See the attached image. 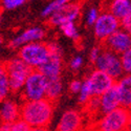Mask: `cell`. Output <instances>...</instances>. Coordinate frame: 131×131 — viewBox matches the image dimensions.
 Here are the masks:
<instances>
[{"instance_id":"6da1fadb","label":"cell","mask_w":131,"mask_h":131,"mask_svg":"<svg viewBox=\"0 0 131 131\" xmlns=\"http://www.w3.org/2000/svg\"><path fill=\"white\" fill-rule=\"evenodd\" d=\"M53 112V103L46 97L26 101L19 108L20 118L25 121L32 130H44L50 123Z\"/></svg>"},{"instance_id":"7a4b0ae2","label":"cell","mask_w":131,"mask_h":131,"mask_svg":"<svg viewBox=\"0 0 131 131\" xmlns=\"http://www.w3.org/2000/svg\"><path fill=\"white\" fill-rule=\"evenodd\" d=\"M130 109L118 106L107 112L94 124L92 129L102 131H124L130 129Z\"/></svg>"},{"instance_id":"3957f363","label":"cell","mask_w":131,"mask_h":131,"mask_svg":"<svg viewBox=\"0 0 131 131\" xmlns=\"http://www.w3.org/2000/svg\"><path fill=\"white\" fill-rule=\"evenodd\" d=\"M4 66L7 74L9 90L12 92H17L22 88L26 78L34 69L21 59L6 61L4 62Z\"/></svg>"},{"instance_id":"277c9868","label":"cell","mask_w":131,"mask_h":131,"mask_svg":"<svg viewBox=\"0 0 131 131\" xmlns=\"http://www.w3.org/2000/svg\"><path fill=\"white\" fill-rule=\"evenodd\" d=\"M49 51V43L34 41L22 45L19 56L31 68L36 69L47 59Z\"/></svg>"},{"instance_id":"5b68a950","label":"cell","mask_w":131,"mask_h":131,"mask_svg":"<svg viewBox=\"0 0 131 131\" xmlns=\"http://www.w3.org/2000/svg\"><path fill=\"white\" fill-rule=\"evenodd\" d=\"M94 64L96 69L105 71L115 81L121 78L124 73L118 54L103 46H101V52L96 58Z\"/></svg>"},{"instance_id":"8992f818","label":"cell","mask_w":131,"mask_h":131,"mask_svg":"<svg viewBox=\"0 0 131 131\" xmlns=\"http://www.w3.org/2000/svg\"><path fill=\"white\" fill-rule=\"evenodd\" d=\"M46 79L38 69H32L23 85V97L25 101H35L45 97Z\"/></svg>"},{"instance_id":"52a82bcc","label":"cell","mask_w":131,"mask_h":131,"mask_svg":"<svg viewBox=\"0 0 131 131\" xmlns=\"http://www.w3.org/2000/svg\"><path fill=\"white\" fill-rule=\"evenodd\" d=\"M115 82L116 81L105 71L95 69L88 78L85 79L82 85L89 92L90 96H100L107 89L110 88Z\"/></svg>"},{"instance_id":"ba28073f","label":"cell","mask_w":131,"mask_h":131,"mask_svg":"<svg viewBox=\"0 0 131 131\" xmlns=\"http://www.w3.org/2000/svg\"><path fill=\"white\" fill-rule=\"evenodd\" d=\"M49 54L47 59L43 62L38 69L45 79H57L61 78L62 71V54L59 46L54 43H49Z\"/></svg>"},{"instance_id":"9c48e42d","label":"cell","mask_w":131,"mask_h":131,"mask_svg":"<svg viewBox=\"0 0 131 131\" xmlns=\"http://www.w3.org/2000/svg\"><path fill=\"white\" fill-rule=\"evenodd\" d=\"M94 35L97 40L103 41L108 36H110L113 31L118 29L119 27V20L114 17L111 13L104 12L97 16L96 20L94 21Z\"/></svg>"},{"instance_id":"30bf717a","label":"cell","mask_w":131,"mask_h":131,"mask_svg":"<svg viewBox=\"0 0 131 131\" xmlns=\"http://www.w3.org/2000/svg\"><path fill=\"white\" fill-rule=\"evenodd\" d=\"M101 42L103 47L110 49L117 54H121L122 52L130 48L131 45L130 32H128L125 29L118 28Z\"/></svg>"},{"instance_id":"8fae6325","label":"cell","mask_w":131,"mask_h":131,"mask_svg":"<svg viewBox=\"0 0 131 131\" xmlns=\"http://www.w3.org/2000/svg\"><path fill=\"white\" fill-rule=\"evenodd\" d=\"M80 10L81 5L79 3L68 2L50 15L48 23L51 24L52 26H57L64 22H67V21H74L79 17Z\"/></svg>"},{"instance_id":"7c38bea8","label":"cell","mask_w":131,"mask_h":131,"mask_svg":"<svg viewBox=\"0 0 131 131\" xmlns=\"http://www.w3.org/2000/svg\"><path fill=\"white\" fill-rule=\"evenodd\" d=\"M121 106L119 105V97L117 92L116 82L107 89L104 93L100 95V107H99V115L103 116L107 112L113 110L114 108Z\"/></svg>"},{"instance_id":"4fadbf2b","label":"cell","mask_w":131,"mask_h":131,"mask_svg":"<svg viewBox=\"0 0 131 131\" xmlns=\"http://www.w3.org/2000/svg\"><path fill=\"white\" fill-rule=\"evenodd\" d=\"M45 36V31L41 27H30L26 30H24L22 34L16 37L9 42V47L10 48H17L20 47L26 43L34 42V41H40L42 38Z\"/></svg>"},{"instance_id":"5bb4252c","label":"cell","mask_w":131,"mask_h":131,"mask_svg":"<svg viewBox=\"0 0 131 131\" xmlns=\"http://www.w3.org/2000/svg\"><path fill=\"white\" fill-rule=\"evenodd\" d=\"M83 119L81 114L75 110H68L64 112L60 123L58 124L57 130L60 131H75L82 129Z\"/></svg>"},{"instance_id":"9a60e30c","label":"cell","mask_w":131,"mask_h":131,"mask_svg":"<svg viewBox=\"0 0 131 131\" xmlns=\"http://www.w3.org/2000/svg\"><path fill=\"white\" fill-rule=\"evenodd\" d=\"M119 97V105L129 108L131 106V77L128 74L116 83Z\"/></svg>"},{"instance_id":"2e32d148","label":"cell","mask_w":131,"mask_h":131,"mask_svg":"<svg viewBox=\"0 0 131 131\" xmlns=\"http://www.w3.org/2000/svg\"><path fill=\"white\" fill-rule=\"evenodd\" d=\"M106 12L111 13L119 20L126 15L131 14V2L130 0H109Z\"/></svg>"},{"instance_id":"e0dca14e","label":"cell","mask_w":131,"mask_h":131,"mask_svg":"<svg viewBox=\"0 0 131 131\" xmlns=\"http://www.w3.org/2000/svg\"><path fill=\"white\" fill-rule=\"evenodd\" d=\"M20 118L19 107L13 101H5L0 108V121L1 123H12Z\"/></svg>"},{"instance_id":"ac0fdd59","label":"cell","mask_w":131,"mask_h":131,"mask_svg":"<svg viewBox=\"0 0 131 131\" xmlns=\"http://www.w3.org/2000/svg\"><path fill=\"white\" fill-rule=\"evenodd\" d=\"M62 92V82L61 78L57 79H46V87H45V97L50 102H57Z\"/></svg>"},{"instance_id":"d6986e66","label":"cell","mask_w":131,"mask_h":131,"mask_svg":"<svg viewBox=\"0 0 131 131\" xmlns=\"http://www.w3.org/2000/svg\"><path fill=\"white\" fill-rule=\"evenodd\" d=\"M8 92H10V90L8 86V80L4 62H0V102L5 100Z\"/></svg>"},{"instance_id":"ffe728a7","label":"cell","mask_w":131,"mask_h":131,"mask_svg":"<svg viewBox=\"0 0 131 131\" xmlns=\"http://www.w3.org/2000/svg\"><path fill=\"white\" fill-rule=\"evenodd\" d=\"M71 0H54V1L50 2L44 9L42 10V17H49L53 12H56L57 9H59L60 7H62L63 5H65L66 3L70 2Z\"/></svg>"},{"instance_id":"44dd1931","label":"cell","mask_w":131,"mask_h":131,"mask_svg":"<svg viewBox=\"0 0 131 131\" xmlns=\"http://www.w3.org/2000/svg\"><path fill=\"white\" fill-rule=\"evenodd\" d=\"M59 26H60L61 30L63 31V34L66 37L71 38V39H77L79 37L77 27H75L73 21H67V22H64V23L60 24Z\"/></svg>"},{"instance_id":"7402d4cb","label":"cell","mask_w":131,"mask_h":131,"mask_svg":"<svg viewBox=\"0 0 131 131\" xmlns=\"http://www.w3.org/2000/svg\"><path fill=\"white\" fill-rule=\"evenodd\" d=\"M32 128L22 118L16 119V121L8 123V131H30Z\"/></svg>"},{"instance_id":"603a6c76","label":"cell","mask_w":131,"mask_h":131,"mask_svg":"<svg viewBox=\"0 0 131 131\" xmlns=\"http://www.w3.org/2000/svg\"><path fill=\"white\" fill-rule=\"evenodd\" d=\"M119 60H121V64L124 72H130L131 70V49H127L124 52L121 53V57H119Z\"/></svg>"},{"instance_id":"cb8c5ba5","label":"cell","mask_w":131,"mask_h":131,"mask_svg":"<svg viewBox=\"0 0 131 131\" xmlns=\"http://www.w3.org/2000/svg\"><path fill=\"white\" fill-rule=\"evenodd\" d=\"M24 2L25 0H0V5H1V8L12 10L21 6Z\"/></svg>"},{"instance_id":"d4e9b609","label":"cell","mask_w":131,"mask_h":131,"mask_svg":"<svg viewBox=\"0 0 131 131\" xmlns=\"http://www.w3.org/2000/svg\"><path fill=\"white\" fill-rule=\"evenodd\" d=\"M119 26H122L123 29H125L128 32H130V28H131V14L126 15L122 19H119Z\"/></svg>"},{"instance_id":"484cf974","label":"cell","mask_w":131,"mask_h":131,"mask_svg":"<svg viewBox=\"0 0 131 131\" xmlns=\"http://www.w3.org/2000/svg\"><path fill=\"white\" fill-rule=\"evenodd\" d=\"M97 16H99V12L96 8H91L89 10L88 15H87V24L88 25H93L94 21L96 20Z\"/></svg>"},{"instance_id":"4316f807","label":"cell","mask_w":131,"mask_h":131,"mask_svg":"<svg viewBox=\"0 0 131 131\" xmlns=\"http://www.w3.org/2000/svg\"><path fill=\"white\" fill-rule=\"evenodd\" d=\"M81 86H82V82L79 80H73L70 85H69V89L72 93H79L80 89H81Z\"/></svg>"},{"instance_id":"83f0119b","label":"cell","mask_w":131,"mask_h":131,"mask_svg":"<svg viewBox=\"0 0 131 131\" xmlns=\"http://www.w3.org/2000/svg\"><path fill=\"white\" fill-rule=\"evenodd\" d=\"M82 64H83V59L81 57H74L70 62V67L73 70H77L82 66Z\"/></svg>"},{"instance_id":"f1b7e54d","label":"cell","mask_w":131,"mask_h":131,"mask_svg":"<svg viewBox=\"0 0 131 131\" xmlns=\"http://www.w3.org/2000/svg\"><path fill=\"white\" fill-rule=\"evenodd\" d=\"M100 52H101V46H100V47H99V46H94V47L91 49L90 54H89V59H90V61H91L92 63L95 62L96 58L99 57Z\"/></svg>"},{"instance_id":"f546056e","label":"cell","mask_w":131,"mask_h":131,"mask_svg":"<svg viewBox=\"0 0 131 131\" xmlns=\"http://www.w3.org/2000/svg\"><path fill=\"white\" fill-rule=\"evenodd\" d=\"M1 20H2V8L0 7V23H1Z\"/></svg>"},{"instance_id":"4dcf8cb0","label":"cell","mask_w":131,"mask_h":131,"mask_svg":"<svg viewBox=\"0 0 131 131\" xmlns=\"http://www.w3.org/2000/svg\"><path fill=\"white\" fill-rule=\"evenodd\" d=\"M2 42H3V38H2V36H0V45L2 44Z\"/></svg>"}]
</instances>
